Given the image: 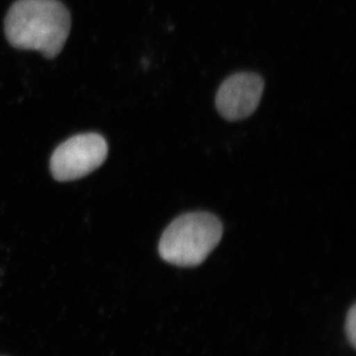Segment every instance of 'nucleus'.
Instances as JSON below:
<instances>
[{"instance_id": "1", "label": "nucleus", "mask_w": 356, "mask_h": 356, "mask_svg": "<svg viewBox=\"0 0 356 356\" xmlns=\"http://www.w3.org/2000/svg\"><path fill=\"white\" fill-rule=\"evenodd\" d=\"M69 10L58 0H18L6 18L7 41L20 50L57 57L70 31Z\"/></svg>"}, {"instance_id": "2", "label": "nucleus", "mask_w": 356, "mask_h": 356, "mask_svg": "<svg viewBox=\"0 0 356 356\" xmlns=\"http://www.w3.org/2000/svg\"><path fill=\"white\" fill-rule=\"evenodd\" d=\"M222 236V225L215 215L187 213L173 220L163 232L159 255L175 266H197L219 245Z\"/></svg>"}, {"instance_id": "3", "label": "nucleus", "mask_w": 356, "mask_h": 356, "mask_svg": "<svg viewBox=\"0 0 356 356\" xmlns=\"http://www.w3.org/2000/svg\"><path fill=\"white\" fill-rule=\"evenodd\" d=\"M108 146L95 133L74 136L55 149L51 158V172L58 181H72L95 172L104 163Z\"/></svg>"}, {"instance_id": "4", "label": "nucleus", "mask_w": 356, "mask_h": 356, "mask_svg": "<svg viewBox=\"0 0 356 356\" xmlns=\"http://www.w3.org/2000/svg\"><path fill=\"white\" fill-rule=\"evenodd\" d=\"M264 90L262 77L252 72H240L228 77L216 95L219 113L229 121H238L254 113Z\"/></svg>"}, {"instance_id": "5", "label": "nucleus", "mask_w": 356, "mask_h": 356, "mask_svg": "<svg viewBox=\"0 0 356 356\" xmlns=\"http://www.w3.org/2000/svg\"><path fill=\"white\" fill-rule=\"evenodd\" d=\"M355 320L356 309L355 305H353L351 307L350 310L348 311L346 321V332L348 334V341L353 344L355 341Z\"/></svg>"}]
</instances>
